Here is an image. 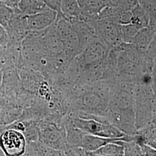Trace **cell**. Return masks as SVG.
<instances>
[{"label": "cell", "mask_w": 156, "mask_h": 156, "mask_svg": "<svg viewBox=\"0 0 156 156\" xmlns=\"http://www.w3.org/2000/svg\"><path fill=\"white\" fill-rule=\"evenodd\" d=\"M27 140L21 131L13 128H5L0 134V150L6 156L24 155Z\"/></svg>", "instance_id": "1"}, {"label": "cell", "mask_w": 156, "mask_h": 156, "mask_svg": "<svg viewBox=\"0 0 156 156\" xmlns=\"http://www.w3.org/2000/svg\"><path fill=\"white\" fill-rule=\"evenodd\" d=\"M108 50V45L97 36L75 57L87 70L103 61Z\"/></svg>", "instance_id": "2"}, {"label": "cell", "mask_w": 156, "mask_h": 156, "mask_svg": "<svg viewBox=\"0 0 156 156\" xmlns=\"http://www.w3.org/2000/svg\"><path fill=\"white\" fill-rule=\"evenodd\" d=\"M95 30L96 35L109 48L122 44L119 24L111 20L99 19L90 23Z\"/></svg>", "instance_id": "3"}, {"label": "cell", "mask_w": 156, "mask_h": 156, "mask_svg": "<svg viewBox=\"0 0 156 156\" xmlns=\"http://www.w3.org/2000/svg\"><path fill=\"white\" fill-rule=\"evenodd\" d=\"M38 139L40 142L54 149L64 151L67 147L64 136L53 124H48L39 128Z\"/></svg>", "instance_id": "4"}, {"label": "cell", "mask_w": 156, "mask_h": 156, "mask_svg": "<svg viewBox=\"0 0 156 156\" xmlns=\"http://www.w3.org/2000/svg\"><path fill=\"white\" fill-rule=\"evenodd\" d=\"M24 17L28 31H39L48 28L55 23L57 17V13L49 9Z\"/></svg>", "instance_id": "5"}, {"label": "cell", "mask_w": 156, "mask_h": 156, "mask_svg": "<svg viewBox=\"0 0 156 156\" xmlns=\"http://www.w3.org/2000/svg\"><path fill=\"white\" fill-rule=\"evenodd\" d=\"M77 1L81 9V14L78 19L88 23L97 20L98 14L111 4V0Z\"/></svg>", "instance_id": "6"}, {"label": "cell", "mask_w": 156, "mask_h": 156, "mask_svg": "<svg viewBox=\"0 0 156 156\" xmlns=\"http://www.w3.org/2000/svg\"><path fill=\"white\" fill-rule=\"evenodd\" d=\"M78 37L79 46L82 51L91 41L97 37L94 27L88 23L78 19H68Z\"/></svg>", "instance_id": "7"}, {"label": "cell", "mask_w": 156, "mask_h": 156, "mask_svg": "<svg viewBox=\"0 0 156 156\" xmlns=\"http://www.w3.org/2000/svg\"><path fill=\"white\" fill-rule=\"evenodd\" d=\"M120 140L126 141V135L120 138H108L91 134H84L80 147L86 151H92L98 149L101 147L107 144L115 142Z\"/></svg>", "instance_id": "8"}, {"label": "cell", "mask_w": 156, "mask_h": 156, "mask_svg": "<svg viewBox=\"0 0 156 156\" xmlns=\"http://www.w3.org/2000/svg\"><path fill=\"white\" fill-rule=\"evenodd\" d=\"M156 38V30L146 27L140 28L135 36L131 44L140 51L145 53L151 41Z\"/></svg>", "instance_id": "9"}, {"label": "cell", "mask_w": 156, "mask_h": 156, "mask_svg": "<svg viewBox=\"0 0 156 156\" xmlns=\"http://www.w3.org/2000/svg\"><path fill=\"white\" fill-rule=\"evenodd\" d=\"M22 113L21 108L17 104H5L0 111V126L6 127L19 120Z\"/></svg>", "instance_id": "10"}, {"label": "cell", "mask_w": 156, "mask_h": 156, "mask_svg": "<svg viewBox=\"0 0 156 156\" xmlns=\"http://www.w3.org/2000/svg\"><path fill=\"white\" fill-rule=\"evenodd\" d=\"M49 9L41 0H20L17 5L19 13L24 16L32 15Z\"/></svg>", "instance_id": "11"}, {"label": "cell", "mask_w": 156, "mask_h": 156, "mask_svg": "<svg viewBox=\"0 0 156 156\" xmlns=\"http://www.w3.org/2000/svg\"><path fill=\"white\" fill-rule=\"evenodd\" d=\"M120 140L102 146L96 151H86V156H124V147Z\"/></svg>", "instance_id": "12"}, {"label": "cell", "mask_w": 156, "mask_h": 156, "mask_svg": "<svg viewBox=\"0 0 156 156\" xmlns=\"http://www.w3.org/2000/svg\"><path fill=\"white\" fill-rule=\"evenodd\" d=\"M60 11L67 19L78 17L81 14V9L77 0H61Z\"/></svg>", "instance_id": "13"}, {"label": "cell", "mask_w": 156, "mask_h": 156, "mask_svg": "<svg viewBox=\"0 0 156 156\" xmlns=\"http://www.w3.org/2000/svg\"><path fill=\"white\" fill-rule=\"evenodd\" d=\"M131 12V24L135 25L140 29L148 26L150 22L149 16L140 4L135 6Z\"/></svg>", "instance_id": "14"}, {"label": "cell", "mask_w": 156, "mask_h": 156, "mask_svg": "<svg viewBox=\"0 0 156 156\" xmlns=\"http://www.w3.org/2000/svg\"><path fill=\"white\" fill-rule=\"evenodd\" d=\"M119 28L122 41L125 44H131L135 36L140 30V28L131 23L119 24Z\"/></svg>", "instance_id": "15"}, {"label": "cell", "mask_w": 156, "mask_h": 156, "mask_svg": "<svg viewBox=\"0 0 156 156\" xmlns=\"http://www.w3.org/2000/svg\"><path fill=\"white\" fill-rule=\"evenodd\" d=\"M17 13H19L0 2V24L5 28L7 27L9 23Z\"/></svg>", "instance_id": "16"}, {"label": "cell", "mask_w": 156, "mask_h": 156, "mask_svg": "<svg viewBox=\"0 0 156 156\" xmlns=\"http://www.w3.org/2000/svg\"><path fill=\"white\" fill-rule=\"evenodd\" d=\"M121 145L124 147V156H143L140 145L135 142L122 140Z\"/></svg>", "instance_id": "17"}, {"label": "cell", "mask_w": 156, "mask_h": 156, "mask_svg": "<svg viewBox=\"0 0 156 156\" xmlns=\"http://www.w3.org/2000/svg\"><path fill=\"white\" fill-rule=\"evenodd\" d=\"M111 4L120 11H131L139 3L138 0H111Z\"/></svg>", "instance_id": "18"}, {"label": "cell", "mask_w": 156, "mask_h": 156, "mask_svg": "<svg viewBox=\"0 0 156 156\" xmlns=\"http://www.w3.org/2000/svg\"><path fill=\"white\" fill-rule=\"evenodd\" d=\"M48 8L57 13V15H62L60 11L61 0H41Z\"/></svg>", "instance_id": "19"}, {"label": "cell", "mask_w": 156, "mask_h": 156, "mask_svg": "<svg viewBox=\"0 0 156 156\" xmlns=\"http://www.w3.org/2000/svg\"><path fill=\"white\" fill-rule=\"evenodd\" d=\"M9 42V39L6 29L0 24V47L7 48Z\"/></svg>", "instance_id": "20"}, {"label": "cell", "mask_w": 156, "mask_h": 156, "mask_svg": "<svg viewBox=\"0 0 156 156\" xmlns=\"http://www.w3.org/2000/svg\"><path fill=\"white\" fill-rule=\"evenodd\" d=\"M143 156H156V149L145 144L140 145Z\"/></svg>", "instance_id": "21"}, {"label": "cell", "mask_w": 156, "mask_h": 156, "mask_svg": "<svg viewBox=\"0 0 156 156\" xmlns=\"http://www.w3.org/2000/svg\"><path fill=\"white\" fill-rule=\"evenodd\" d=\"M20 1V0H0V1L2 3L13 8L18 13H19V12L17 10V5H18V4Z\"/></svg>", "instance_id": "22"}, {"label": "cell", "mask_w": 156, "mask_h": 156, "mask_svg": "<svg viewBox=\"0 0 156 156\" xmlns=\"http://www.w3.org/2000/svg\"><path fill=\"white\" fill-rule=\"evenodd\" d=\"M0 2H1V1H0Z\"/></svg>", "instance_id": "23"}]
</instances>
